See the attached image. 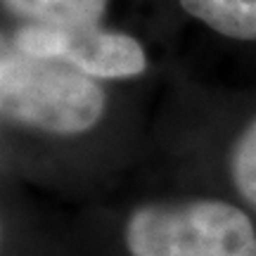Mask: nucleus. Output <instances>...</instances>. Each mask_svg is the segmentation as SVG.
Listing matches in <instances>:
<instances>
[{"label":"nucleus","mask_w":256,"mask_h":256,"mask_svg":"<svg viewBox=\"0 0 256 256\" xmlns=\"http://www.w3.org/2000/svg\"><path fill=\"white\" fill-rule=\"evenodd\" d=\"M124 238L130 256H256L252 218L211 197L140 204Z\"/></svg>","instance_id":"obj_2"},{"label":"nucleus","mask_w":256,"mask_h":256,"mask_svg":"<svg viewBox=\"0 0 256 256\" xmlns=\"http://www.w3.org/2000/svg\"><path fill=\"white\" fill-rule=\"evenodd\" d=\"M14 43L34 55L57 60L95 81H128L142 76L147 52L136 36L102 24L88 26H31L14 31Z\"/></svg>","instance_id":"obj_3"},{"label":"nucleus","mask_w":256,"mask_h":256,"mask_svg":"<svg viewBox=\"0 0 256 256\" xmlns=\"http://www.w3.org/2000/svg\"><path fill=\"white\" fill-rule=\"evenodd\" d=\"M107 95L95 78L57 60L34 55L0 34V119L57 138L98 126Z\"/></svg>","instance_id":"obj_1"},{"label":"nucleus","mask_w":256,"mask_h":256,"mask_svg":"<svg viewBox=\"0 0 256 256\" xmlns=\"http://www.w3.org/2000/svg\"><path fill=\"white\" fill-rule=\"evenodd\" d=\"M228 171L242 202L256 211V116L232 142Z\"/></svg>","instance_id":"obj_6"},{"label":"nucleus","mask_w":256,"mask_h":256,"mask_svg":"<svg viewBox=\"0 0 256 256\" xmlns=\"http://www.w3.org/2000/svg\"><path fill=\"white\" fill-rule=\"evenodd\" d=\"M188 17L232 40H256V0H178Z\"/></svg>","instance_id":"obj_5"},{"label":"nucleus","mask_w":256,"mask_h":256,"mask_svg":"<svg viewBox=\"0 0 256 256\" xmlns=\"http://www.w3.org/2000/svg\"><path fill=\"white\" fill-rule=\"evenodd\" d=\"M0 8L31 26H88L102 24L110 0H0Z\"/></svg>","instance_id":"obj_4"}]
</instances>
